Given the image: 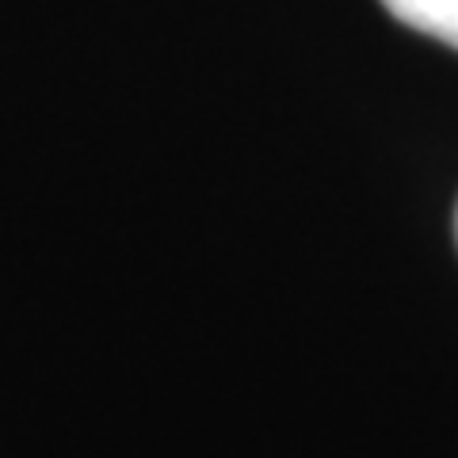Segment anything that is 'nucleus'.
Masks as SVG:
<instances>
[{"label":"nucleus","mask_w":458,"mask_h":458,"mask_svg":"<svg viewBox=\"0 0 458 458\" xmlns=\"http://www.w3.org/2000/svg\"><path fill=\"white\" fill-rule=\"evenodd\" d=\"M386 12L412 31L458 50V0H382Z\"/></svg>","instance_id":"nucleus-1"},{"label":"nucleus","mask_w":458,"mask_h":458,"mask_svg":"<svg viewBox=\"0 0 458 458\" xmlns=\"http://www.w3.org/2000/svg\"><path fill=\"white\" fill-rule=\"evenodd\" d=\"M454 233H458V218H454Z\"/></svg>","instance_id":"nucleus-2"}]
</instances>
